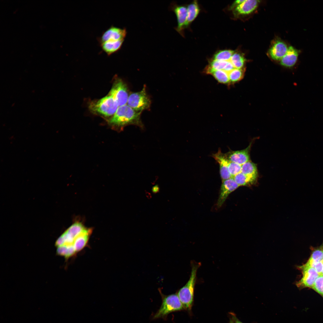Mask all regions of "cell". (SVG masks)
<instances>
[{
    "label": "cell",
    "mask_w": 323,
    "mask_h": 323,
    "mask_svg": "<svg viewBox=\"0 0 323 323\" xmlns=\"http://www.w3.org/2000/svg\"><path fill=\"white\" fill-rule=\"evenodd\" d=\"M141 113L135 110L128 105L119 106L115 114L109 120L108 123L120 129L129 125L143 128L144 127L141 118Z\"/></svg>",
    "instance_id": "obj_1"
},
{
    "label": "cell",
    "mask_w": 323,
    "mask_h": 323,
    "mask_svg": "<svg viewBox=\"0 0 323 323\" xmlns=\"http://www.w3.org/2000/svg\"><path fill=\"white\" fill-rule=\"evenodd\" d=\"M200 265L199 263L192 264L190 278L185 285L179 290L177 294L184 308L189 310L191 308L193 301L197 272Z\"/></svg>",
    "instance_id": "obj_2"
},
{
    "label": "cell",
    "mask_w": 323,
    "mask_h": 323,
    "mask_svg": "<svg viewBox=\"0 0 323 323\" xmlns=\"http://www.w3.org/2000/svg\"><path fill=\"white\" fill-rule=\"evenodd\" d=\"M118 107L116 101L109 95L98 100L93 101L89 106L92 112L106 117L113 116Z\"/></svg>",
    "instance_id": "obj_3"
},
{
    "label": "cell",
    "mask_w": 323,
    "mask_h": 323,
    "mask_svg": "<svg viewBox=\"0 0 323 323\" xmlns=\"http://www.w3.org/2000/svg\"><path fill=\"white\" fill-rule=\"evenodd\" d=\"M162 303L161 306L154 315L153 319L165 317L170 313L184 308L177 294L167 295L162 294Z\"/></svg>",
    "instance_id": "obj_4"
},
{
    "label": "cell",
    "mask_w": 323,
    "mask_h": 323,
    "mask_svg": "<svg viewBox=\"0 0 323 323\" xmlns=\"http://www.w3.org/2000/svg\"><path fill=\"white\" fill-rule=\"evenodd\" d=\"M127 105L135 110L142 112L148 109L151 105V100L148 95L145 86L140 91L131 93L128 97Z\"/></svg>",
    "instance_id": "obj_5"
},
{
    "label": "cell",
    "mask_w": 323,
    "mask_h": 323,
    "mask_svg": "<svg viewBox=\"0 0 323 323\" xmlns=\"http://www.w3.org/2000/svg\"><path fill=\"white\" fill-rule=\"evenodd\" d=\"M297 268L301 271V278L296 284L297 287L302 288L305 287L311 288L317 278L319 275L313 267L306 263L298 266Z\"/></svg>",
    "instance_id": "obj_6"
},
{
    "label": "cell",
    "mask_w": 323,
    "mask_h": 323,
    "mask_svg": "<svg viewBox=\"0 0 323 323\" xmlns=\"http://www.w3.org/2000/svg\"><path fill=\"white\" fill-rule=\"evenodd\" d=\"M109 95L115 99L119 107L127 103L129 96L128 89L121 79H118L115 82Z\"/></svg>",
    "instance_id": "obj_7"
},
{
    "label": "cell",
    "mask_w": 323,
    "mask_h": 323,
    "mask_svg": "<svg viewBox=\"0 0 323 323\" xmlns=\"http://www.w3.org/2000/svg\"><path fill=\"white\" fill-rule=\"evenodd\" d=\"M127 33L125 29L112 26L103 32L98 41L100 44L108 41L124 40Z\"/></svg>",
    "instance_id": "obj_8"
},
{
    "label": "cell",
    "mask_w": 323,
    "mask_h": 323,
    "mask_svg": "<svg viewBox=\"0 0 323 323\" xmlns=\"http://www.w3.org/2000/svg\"><path fill=\"white\" fill-rule=\"evenodd\" d=\"M239 186L233 178L222 181L217 203V207L218 208L221 207L229 194Z\"/></svg>",
    "instance_id": "obj_9"
},
{
    "label": "cell",
    "mask_w": 323,
    "mask_h": 323,
    "mask_svg": "<svg viewBox=\"0 0 323 323\" xmlns=\"http://www.w3.org/2000/svg\"><path fill=\"white\" fill-rule=\"evenodd\" d=\"M252 144L250 143L246 149L240 150L231 151L225 154L227 159L230 161L242 165L250 161L249 153Z\"/></svg>",
    "instance_id": "obj_10"
},
{
    "label": "cell",
    "mask_w": 323,
    "mask_h": 323,
    "mask_svg": "<svg viewBox=\"0 0 323 323\" xmlns=\"http://www.w3.org/2000/svg\"><path fill=\"white\" fill-rule=\"evenodd\" d=\"M212 156L219 164L220 173L222 181L232 178L228 170L229 160L225 154L222 153L219 149L217 153L213 154Z\"/></svg>",
    "instance_id": "obj_11"
},
{
    "label": "cell",
    "mask_w": 323,
    "mask_h": 323,
    "mask_svg": "<svg viewBox=\"0 0 323 323\" xmlns=\"http://www.w3.org/2000/svg\"><path fill=\"white\" fill-rule=\"evenodd\" d=\"M288 48L282 41L276 39L273 42L269 49V53L273 60H280L286 53Z\"/></svg>",
    "instance_id": "obj_12"
},
{
    "label": "cell",
    "mask_w": 323,
    "mask_h": 323,
    "mask_svg": "<svg viewBox=\"0 0 323 323\" xmlns=\"http://www.w3.org/2000/svg\"><path fill=\"white\" fill-rule=\"evenodd\" d=\"M171 9L175 13L177 17L178 25L176 29L181 34L187 20V8L184 6L173 4Z\"/></svg>",
    "instance_id": "obj_13"
},
{
    "label": "cell",
    "mask_w": 323,
    "mask_h": 323,
    "mask_svg": "<svg viewBox=\"0 0 323 323\" xmlns=\"http://www.w3.org/2000/svg\"><path fill=\"white\" fill-rule=\"evenodd\" d=\"M260 1L244 0L241 4L235 7L234 10L236 15H245L250 14L257 8Z\"/></svg>",
    "instance_id": "obj_14"
},
{
    "label": "cell",
    "mask_w": 323,
    "mask_h": 323,
    "mask_svg": "<svg viewBox=\"0 0 323 323\" xmlns=\"http://www.w3.org/2000/svg\"><path fill=\"white\" fill-rule=\"evenodd\" d=\"M298 54V51L292 46H290L285 55L281 60V64L287 67H293L297 62Z\"/></svg>",
    "instance_id": "obj_15"
},
{
    "label": "cell",
    "mask_w": 323,
    "mask_h": 323,
    "mask_svg": "<svg viewBox=\"0 0 323 323\" xmlns=\"http://www.w3.org/2000/svg\"><path fill=\"white\" fill-rule=\"evenodd\" d=\"M92 232L91 228H86L74 240L73 246L77 253L80 251L86 246Z\"/></svg>",
    "instance_id": "obj_16"
},
{
    "label": "cell",
    "mask_w": 323,
    "mask_h": 323,
    "mask_svg": "<svg viewBox=\"0 0 323 323\" xmlns=\"http://www.w3.org/2000/svg\"><path fill=\"white\" fill-rule=\"evenodd\" d=\"M124 40L108 41L100 44L102 50L107 55H110L117 52L121 48Z\"/></svg>",
    "instance_id": "obj_17"
},
{
    "label": "cell",
    "mask_w": 323,
    "mask_h": 323,
    "mask_svg": "<svg viewBox=\"0 0 323 323\" xmlns=\"http://www.w3.org/2000/svg\"><path fill=\"white\" fill-rule=\"evenodd\" d=\"M200 9L196 1H195L189 4L187 7V16L185 28L187 27L196 18Z\"/></svg>",
    "instance_id": "obj_18"
},
{
    "label": "cell",
    "mask_w": 323,
    "mask_h": 323,
    "mask_svg": "<svg viewBox=\"0 0 323 323\" xmlns=\"http://www.w3.org/2000/svg\"><path fill=\"white\" fill-rule=\"evenodd\" d=\"M241 172L256 179L258 176L256 164L249 161L241 165Z\"/></svg>",
    "instance_id": "obj_19"
},
{
    "label": "cell",
    "mask_w": 323,
    "mask_h": 323,
    "mask_svg": "<svg viewBox=\"0 0 323 323\" xmlns=\"http://www.w3.org/2000/svg\"><path fill=\"white\" fill-rule=\"evenodd\" d=\"M207 74L212 75L220 83L226 84L230 83L228 73L224 70H213Z\"/></svg>",
    "instance_id": "obj_20"
},
{
    "label": "cell",
    "mask_w": 323,
    "mask_h": 323,
    "mask_svg": "<svg viewBox=\"0 0 323 323\" xmlns=\"http://www.w3.org/2000/svg\"><path fill=\"white\" fill-rule=\"evenodd\" d=\"M233 178L239 186L246 185H247L252 183L257 179L252 177L247 176L241 172L234 176Z\"/></svg>",
    "instance_id": "obj_21"
},
{
    "label": "cell",
    "mask_w": 323,
    "mask_h": 323,
    "mask_svg": "<svg viewBox=\"0 0 323 323\" xmlns=\"http://www.w3.org/2000/svg\"><path fill=\"white\" fill-rule=\"evenodd\" d=\"M228 61L213 60L206 67L205 72L207 74L208 72L213 70L224 71Z\"/></svg>",
    "instance_id": "obj_22"
},
{
    "label": "cell",
    "mask_w": 323,
    "mask_h": 323,
    "mask_svg": "<svg viewBox=\"0 0 323 323\" xmlns=\"http://www.w3.org/2000/svg\"><path fill=\"white\" fill-rule=\"evenodd\" d=\"M307 261L314 263L323 261V243L313 249Z\"/></svg>",
    "instance_id": "obj_23"
},
{
    "label": "cell",
    "mask_w": 323,
    "mask_h": 323,
    "mask_svg": "<svg viewBox=\"0 0 323 323\" xmlns=\"http://www.w3.org/2000/svg\"><path fill=\"white\" fill-rule=\"evenodd\" d=\"M230 61L235 68L241 69L244 66L245 61V58L242 54L234 52L231 56Z\"/></svg>",
    "instance_id": "obj_24"
},
{
    "label": "cell",
    "mask_w": 323,
    "mask_h": 323,
    "mask_svg": "<svg viewBox=\"0 0 323 323\" xmlns=\"http://www.w3.org/2000/svg\"><path fill=\"white\" fill-rule=\"evenodd\" d=\"M234 52V51L230 50L219 51L214 55L213 60L224 61H230Z\"/></svg>",
    "instance_id": "obj_25"
},
{
    "label": "cell",
    "mask_w": 323,
    "mask_h": 323,
    "mask_svg": "<svg viewBox=\"0 0 323 323\" xmlns=\"http://www.w3.org/2000/svg\"><path fill=\"white\" fill-rule=\"evenodd\" d=\"M230 83H234L239 81L243 77L244 71L242 68H234L228 73Z\"/></svg>",
    "instance_id": "obj_26"
},
{
    "label": "cell",
    "mask_w": 323,
    "mask_h": 323,
    "mask_svg": "<svg viewBox=\"0 0 323 323\" xmlns=\"http://www.w3.org/2000/svg\"><path fill=\"white\" fill-rule=\"evenodd\" d=\"M319 294L323 295V275H319L311 288Z\"/></svg>",
    "instance_id": "obj_27"
},
{
    "label": "cell",
    "mask_w": 323,
    "mask_h": 323,
    "mask_svg": "<svg viewBox=\"0 0 323 323\" xmlns=\"http://www.w3.org/2000/svg\"><path fill=\"white\" fill-rule=\"evenodd\" d=\"M228 169L229 172L233 178L234 176L241 172V165L229 161Z\"/></svg>",
    "instance_id": "obj_28"
},
{
    "label": "cell",
    "mask_w": 323,
    "mask_h": 323,
    "mask_svg": "<svg viewBox=\"0 0 323 323\" xmlns=\"http://www.w3.org/2000/svg\"><path fill=\"white\" fill-rule=\"evenodd\" d=\"M243 0H237L235 1L232 4L230 8L231 9H234L239 5L242 3L244 1Z\"/></svg>",
    "instance_id": "obj_29"
},
{
    "label": "cell",
    "mask_w": 323,
    "mask_h": 323,
    "mask_svg": "<svg viewBox=\"0 0 323 323\" xmlns=\"http://www.w3.org/2000/svg\"><path fill=\"white\" fill-rule=\"evenodd\" d=\"M159 191V188L158 185L153 186L152 189V192L153 193H157Z\"/></svg>",
    "instance_id": "obj_30"
},
{
    "label": "cell",
    "mask_w": 323,
    "mask_h": 323,
    "mask_svg": "<svg viewBox=\"0 0 323 323\" xmlns=\"http://www.w3.org/2000/svg\"><path fill=\"white\" fill-rule=\"evenodd\" d=\"M232 320L233 323H242L236 318H233Z\"/></svg>",
    "instance_id": "obj_31"
},
{
    "label": "cell",
    "mask_w": 323,
    "mask_h": 323,
    "mask_svg": "<svg viewBox=\"0 0 323 323\" xmlns=\"http://www.w3.org/2000/svg\"><path fill=\"white\" fill-rule=\"evenodd\" d=\"M230 323H233L232 320H230Z\"/></svg>",
    "instance_id": "obj_32"
},
{
    "label": "cell",
    "mask_w": 323,
    "mask_h": 323,
    "mask_svg": "<svg viewBox=\"0 0 323 323\" xmlns=\"http://www.w3.org/2000/svg\"><path fill=\"white\" fill-rule=\"evenodd\" d=\"M322 275H323V269H322Z\"/></svg>",
    "instance_id": "obj_33"
}]
</instances>
